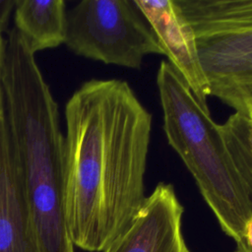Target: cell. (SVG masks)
<instances>
[{"label":"cell","mask_w":252,"mask_h":252,"mask_svg":"<svg viewBox=\"0 0 252 252\" xmlns=\"http://www.w3.org/2000/svg\"><path fill=\"white\" fill-rule=\"evenodd\" d=\"M153 118L130 85L83 83L65 106L63 211L74 244L103 252L142 209Z\"/></svg>","instance_id":"obj_1"},{"label":"cell","mask_w":252,"mask_h":252,"mask_svg":"<svg viewBox=\"0 0 252 252\" xmlns=\"http://www.w3.org/2000/svg\"><path fill=\"white\" fill-rule=\"evenodd\" d=\"M5 37L2 105L37 252H75L63 211L64 137L50 89L18 32Z\"/></svg>","instance_id":"obj_2"},{"label":"cell","mask_w":252,"mask_h":252,"mask_svg":"<svg viewBox=\"0 0 252 252\" xmlns=\"http://www.w3.org/2000/svg\"><path fill=\"white\" fill-rule=\"evenodd\" d=\"M157 87L169 146L192 174L221 230L245 242L252 219V120L234 112L217 123L181 75L162 60Z\"/></svg>","instance_id":"obj_3"},{"label":"cell","mask_w":252,"mask_h":252,"mask_svg":"<svg viewBox=\"0 0 252 252\" xmlns=\"http://www.w3.org/2000/svg\"><path fill=\"white\" fill-rule=\"evenodd\" d=\"M77 55L140 69L150 54L163 55L134 0H83L67 11L64 42Z\"/></svg>","instance_id":"obj_4"},{"label":"cell","mask_w":252,"mask_h":252,"mask_svg":"<svg viewBox=\"0 0 252 252\" xmlns=\"http://www.w3.org/2000/svg\"><path fill=\"white\" fill-rule=\"evenodd\" d=\"M205 56L211 76L235 108L252 107V0H219L209 14Z\"/></svg>","instance_id":"obj_5"},{"label":"cell","mask_w":252,"mask_h":252,"mask_svg":"<svg viewBox=\"0 0 252 252\" xmlns=\"http://www.w3.org/2000/svg\"><path fill=\"white\" fill-rule=\"evenodd\" d=\"M183 213L173 185L159 182L129 228L103 252H191L182 232Z\"/></svg>","instance_id":"obj_6"},{"label":"cell","mask_w":252,"mask_h":252,"mask_svg":"<svg viewBox=\"0 0 252 252\" xmlns=\"http://www.w3.org/2000/svg\"><path fill=\"white\" fill-rule=\"evenodd\" d=\"M147 20L167 61L196 97L207 103L209 84L204 74L194 30L175 0H134Z\"/></svg>","instance_id":"obj_7"},{"label":"cell","mask_w":252,"mask_h":252,"mask_svg":"<svg viewBox=\"0 0 252 252\" xmlns=\"http://www.w3.org/2000/svg\"><path fill=\"white\" fill-rule=\"evenodd\" d=\"M0 252H37L3 105L0 108Z\"/></svg>","instance_id":"obj_8"},{"label":"cell","mask_w":252,"mask_h":252,"mask_svg":"<svg viewBox=\"0 0 252 252\" xmlns=\"http://www.w3.org/2000/svg\"><path fill=\"white\" fill-rule=\"evenodd\" d=\"M14 22V29L33 54L65 42L67 10L64 0H16Z\"/></svg>","instance_id":"obj_9"},{"label":"cell","mask_w":252,"mask_h":252,"mask_svg":"<svg viewBox=\"0 0 252 252\" xmlns=\"http://www.w3.org/2000/svg\"><path fill=\"white\" fill-rule=\"evenodd\" d=\"M15 4L16 0H0V34H2L7 28Z\"/></svg>","instance_id":"obj_10"},{"label":"cell","mask_w":252,"mask_h":252,"mask_svg":"<svg viewBox=\"0 0 252 252\" xmlns=\"http://www.w3.org/2000/svg\"><path fill=\"white\" fill-rule=\"evenodd\" d=\"M4 48H5V37L3 34H0V107L2 104V68H3V59H4Z\"/></svg>","instance_id":"obj_11"},{"label":"cell","mask_w":252,"mask_h":252,"mask_svg":"<svg viewBox=\"0 0 252 252\" xmlns=\"http://www.w3.org/2000/svg\"><path fill=\"white\" fill-rule=\"evenodd\" d=\"M244 239H245V243H246L249 247L252 248V219L249 220V222H248L247 225H246Z\"/></svg>","instance_id":"obj_12"},{"label":"cell","mask_w":252,"mask_h":252,"mask_svg":"<svg viewBox=\"0 0 252 252\" xmlns=\"http://www.w3.org/2000/svg\"><path fill=\"white\" fill-rule=\"evenodd\" d=\"M233 252H252V248L249 247L245 242L236 244V249Z\"/></svg>","instance_id":"obj_13"},{"label":"cell","mask_w":252,"mask_h":252,"mask_svg":"<svg viewBox=\"0 0 252 252\" xmlns=\"http://www.w3.org/2000/svg\"><path fill=\"white\" fill-rule=\"evenodd\" d=\"M248 115H249V117H250L251 120H252V107L249 108V110H248Z\"/></svg>","instance_id":"obj_14"},{"label":"cell","mask_w":252,"mask_h":252,"mask_svg":"<svg viewBox=\"0 0 252 252\" xmlns=\"http://www.w3.org/2000/svg\"><path fill=\"white\" fill-rule=\"evenodd\" d=\"M251 139H252V134H251Z\"/></svg>","instance_id":"obj_15"}]
</instances>
